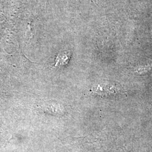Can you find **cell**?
<instances>
[{
    "label": "cell",
    "instance_id": "6da1fadb",
    "mask_svg": "<svg viewBox=\"0 0 152 152\" xmlns=\"http://www.w3.org/2000/svg\"><path fill=\"white\" fill-rule=\"evenodd\" d=\"M117 88L115 87L108 85L101 84L95 86L92 88V91L94 94L101 96H108L116 92Z\"/></svg>",
    "mask_w": 152,
    "mask_h": 152
},
{
    "label": "cell",
    "instance_id": "3957f363",
    "mask_svg": "<svg viewBox=\"0 0 152 152\" xmlns=\"http://www.w3.org/2000/svg\"><path fill=\"white\" fill-rule=\"evenodd\" d=\"M69 60L66 55L64 54H59L56 59V66H62L67 64Z\"/></svg>",
    "mask_w": 152,
    "mask_h": 152
},
{
    "label": "cell",
    "instance_id": "7a4b0ae2",
    "mask_svg": "<svg viewBox=\"0 0 152 152\" xmlns=\"http://www.w3.org/2000/svg\"><path fill=\"white\" fill-rule=\"evenodd\" d=\"M64 108L60 104L54 103L53 102H49L45 104L44 110L51 114L54 115H61L64 112Z\"/></svg>",
    "mask_w": 152,
    "mask_h": 152
}]
</instances>
